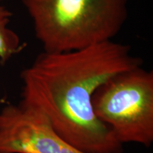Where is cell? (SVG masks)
Here are the masks:
<instances>
[{"label":"cell","mask_w":153,"mask_h":153,"mask_svg":"<svg viewBox=\"0 0 153 153\" xmlns=\"http://www.w3.org/2000/svg\"><path fill=\"white\" fill-rule=\"evenodd\" d=\"M91 105L121 144H152V71L138 67L115 74L96 89Z\"/></svg>","instance_id":"3957f363"},{"label":"cell","mask_w":153,"mask_h":153,"mask_svg":"<svg viewBox=\"0 0 153 153\" xmlns=\"http://www.w3.org/2000/svg\"><path fill=\"white\" fill-rule=\"evenodd\" d=\"M64 142L36 107L20 101L0 111V153H61Z\"/></svg>","instance_id":"277c9868"},{"label":"cell","mask_w":153,"mask_h":153,"mask_svg":"<svg viewBox=\"0 0 153 153\" xmlns=\"http://www.w3.org/2000/svg\"><path fill=\"white\" fill-rule=\"evenodd\" d=\"M0 0V61L5 63L24 48V44L22 43L16 33L9 27L11 13Z\"/></svg>","instance_id":"5b68a950"},{"label":"cell","mask_w":153,"mask_h":153,"mask_svg":"<svg viewBox=\"0 0 153 153\" xmlns=\"http://www.w3.org/2000/svg\"><path fill=\"white\" fill-rule=\"evenodd\" d=\"M47 53L112 41L128 18V0H22Z\"/></svg>","instance_id":"7a4b0ae2"},{"label":"cell","mask_w":153,"mask_h":153,"mask_svg":"<svg viewBox=\"0 0 153 153\" xmlns=\"http://www.w3.org/2000/svg\"><path fill=\"white\" fill-rule=\"evenodd\" d=\"M61 153H87L82 151L77 150V149L72 147V145L68 144L64 142L62 144V149H61Z\"/></svg>","instance_id":"8992f818"},{"label":"cell","mask_w":153,"mask_h":153,"mask_svg":"<svg viewBox=\"0 0 153 153\" xmlns=\"http://www.w3.org/2000/svg\"><path fill=\"white\" fill-rule=\"evenodd\" d=\"M126 44L102 42L76 51H43L21 73L20 101L41 110L59 137L87 153H123L107 126L94 113L91 97L115 74L142 67Z\"/></svg>","instance_id":"6da1fadb"}]
</instances>
